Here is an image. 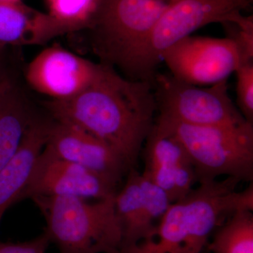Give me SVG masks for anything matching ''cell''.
Masks as SVG:
<instances>
[{"mask_svg": "<svg viewBox=\"0 0 253 253\" xmlns=\"http://www.w3.org/2000/svg\"><path fill=\"white\" fill-rule=\"evenodd\" d=\"M176 0H101L92 27L105 61L124 70L158 20Z\"/></svg>", "mask_w": 253, "mask_h": 253, "instance_id": "8992f818", "label": "cell"}, {"mask_svg": "<svg viewBox=\"0 0 253 253\" xmlns=\"http://www.w3.org/2000/svg\"><path fill=\"white\" fill-rule=\"evenodd\" d=\"M208 249L213 253H253V211L233 213L216 231Z\"/></svg>", "mask_w": 253, "mask_h": 253, "instance_id": "e0dca14e", "label": "cell"}, {"mask_svg": "<svg viewBox=\"0 0 253 253\" xmlns=\"http://www.w3.org/2000/svg\"><path fill=\"white\" fill-rule=\"evenodd\" d=\"M72 31L22 2L0 1V48L6 46L41 45Z\"/></svg>", "mask_w": 253, "mask_h": 253, "instance_id": "9a60e30c", "label": "cell"}, {"mask_svg": "<svg viewBox=\"0 0 253 253\" xmlns=\"http://www.w3.org/2000/svg\"><path fill=\"white\" fill-rule=\"evenodd\" d=\"M162 61L173 77L198 86L228 80L241 64L237 46L228 37H186L168 49Z\"/></svg>", "mask_w": 253, "mask_h": 253, "instance_id": "ba28073f", "label": "cell"}, {"mask_svg": "<svg viewBox=\"0 0 253 253\" xmlns=\"http://www.w3.org/2000/svg\"><path fill=\"white\" fill-rule=\"evenodd\" d=\"M52 122L35 118L13 158L0 169V223L4 213L19 202L33 168L47 141Z\"/></svg>", "mask_w": 253, "mask_h": 253, "instance_id": "5bb4252c", "label": "cell"}, {"mask_svg": "<svg viewBox=\"0 0 253 253\" xmlns=\"http://www.w3.org/2000/svg\"><path fill=\"white\" fill-rule=\"evenodd\" d=\"M47 14L72 32L92 27L101 0H45Z\"/></svg>", "mask_w": 253, "mask_h": 253, "instance_id": "ac0fdd59", "label": "cell"}, {"mask_svg": "<svg viewBox=\"0 0 253 253\" xmlns=\"http://www.w3.org/2000/svg\"><path fill=\"white\" fill-rule=\"evenodd\" d=\"M229 28V36L235 42L241 64L253 62V16H243L236 23H224Z\"/></svg>", "mask_w": 253, "mask_h": 253, "instance_id": "ffe728a7", "label": "cell"}, {"mask_svg": "<svg viewBox=\"0 0 253 253\" xmlns=\"http://www.w3.org/2000/svg\"><path fill=\"white\" fill-rule=\"evenodd\" d=\"M115 196L94 203L74 196L31 200L45 219L50 243L60 253H119L123 233Z\"/></svg>", "mask_w": 253, "mask_h": 253, "instance_id": "3957f363", "label": "cell"}, {"mask_svg": "<svg viewBox=\"0 0 253 253\" xmlns=\"http://www.w3.org/2000/svg\"><path fill=\"white\" fill-rule=\"evenodd\" d=\"M235 73L238 107L245 119L253 124V62L243 63Z\"/></svg>", "mask_w": 253, "mask_h": 253, "instance_id": "d6986e66", "label": "cell"}, {"mask_svg": "<svg viewBox=\"0 0 253 253\" xmlns=\"http://www.w3.org/2000/svg\"><path fill=\"white\" fill-rule=\"evenodd\" d=\"M100 65L61 46H49L29 63L26 81L34 90L52 100L71 99L94 81Z\"/></svg>", "mask_w": 253, "mask_h": 253, "instance_id": "8fae6325", "label": "cell"}, {"mask_svg": "<svg viewBox=\"0 0 253 253\" xmlns=\"http://www.w3.org/2000/svg\"><path fill=\"white\" fill-rule=\"evenodd\" d=\"M12 84L11 81L7 78H0V97L2 96L6 89Z\"/></svg>", "mask_w": 253, "mask_h": 253, "instance_id": "7402d4cb", "label": "cell"}, {"mask_svg": "<svg viewBox=\"0 0 253 253\" xmlns=\"http://www.w3.org/2000/svg\"><path fill=\"white\" fill-rule=\"evenodd\" d=\"M240 181H204L180 201L170 205L154 234L119 253H202L211 233L227 214L253 208V193L238 191Z\"/></svg>", "mask_w": 253, "mask_h": 253, "instance_id": "7a4b0ae2", "label": "cell"}, {"mask_svg": "<svg viewBox=\"0 0 253 253\" xmlns=\"http://www.w3.org/2000/svg\"><path fill=\"white\" fill-rule=\"evenodd\" d=\"M44 149L56 157L97 173L117 186L130 170L109 145L65 123L52 122Z\"/></svg>", "mask_w": 253, "mask_h": 253, "instance_id": "4fadbf2b", "label": "cell"}, {"mask_svg": "<svg viewBox=\"0 0 253 253\" xmlns=\"http://www.w3.org/2000/svg\"><path fill=\"white\" fill-rule=\"evenodd\" d=\"M171 204L166 191L136 168L130 169L124 186L115 196V208L122 228L121 249L151 237L156 227L154 221L160 220Z\"/></svg>", "mask_w": 253, "mask_h": 253, "instance_id": "30bf717a", "label": "cell"}, {"mask_svg": "<svg viewBox=\"0 0 253 253\" xmlns=\"http://www.w3.org/2000/svg\"><path fill=\"white\" fill-rule=\"evenodd\" d=\"M0 1H3V2L17 3L21 2V0H0Z\"/></svg>", "mask_w": 253, "mask_h": 253, "instance_id": "603a6c76", "label": "cell"}, {"mask_svg": "<svg viewBox=\"0 0 253 253\" xmlns=\"http://www.w3.org/2000/svg\"><path fill=\"white\" fill-rule=\"evenodd\" d=\"M144 146L142 175L166 191L172 204L184 199L198 182L180 141L154 123Z\"/></svg>", "mask_w": 253, "mask_h": 253, "instance_id": "7c38bea8", "label": "cell"}, {"mask_svg": "<svg viewBox=\"0 0 253 253\" xmlns=\"http://www.w3.org/2000/svg\"><path fill=\"white\" fill-rule=\"evenodd\" d=\"M46 106L56 122L76 126L111 146L129 169L136 168L157 111L152 83L123 78L104 63L84 90Z\"/></svg>", "mask_w": 253, "mask_h": 253, "instance_id": "6da1fadb", "label": "cell"}, {"mask_svg": "<svg viewBox=\"0 0 253 253\" xmlns=\"http://www.w3.org/2000/svg\"><path fill=\"white\" fill-rule=\"evenodd\" d=\"M250 0H176L158 20L123 70L131 80L154 82L163 55L196 30L212 23H236Z\"/></svg>", "mask_w": 253, "mask_h": 253, "instance_id": "5b68a950", "label": "cell"}, {"mask_svg": "<svg viewBox=\"0 0 253 253\" xmlns=\"http://www.w3.org/2000/svg\"><path fill=\"white\" fill-rule=\"evenodd\" d=\"M35 118L24 96L11 84L0 97V169L17 152Z\"/></svg>", "mask_w": 253, "mask_h": 253, "instance_id": "2e32d148", "label": "cell"}, {"mask_svg": "<svg viewBox=\"0 0 253 253\" xmlns=\"http://www.w3.org/2000/svg\"><path fill=\"white\" fill-rule=\"evenodd\" d=\"M227 81L198 86L179 81L170 73L156 74L153 84L158 118L201 126L247 123L229 96Z\"/></svg>", "mask_w": 253, "mask_h": 253, "instance_id": "52a82bcc", "label": "cell"}, {"mask_svg": "<svg viewBox=\"0 0 253 253\" xmlns=\"http://www.w3.org/2000/svg\"><path fill=\"white\" fill-rule=\"evenodd\" d=\"M50 244L49 238L44 232L24 242H0V253H46Z\"/></svg>", "mask_w": 253, "mask_h": 253, "instance_id": "44dd1931", "label": "cell"}, {"mask_svg": "<svg viewBox=\"0 0 253 253\" xmlns=\"http://www.w3.org/2000/svg\"><path fill=\"white\" fill-rule=\"evenodd\" d=\"M117 191V186L97 173L56 157L44 148L19 201L37 196L101 200L115 196Z\"/></svg>", "mask_w": 253, "mask_h": 253, "instance_id": "9c48e42d", "label": "cell"}, {"mask_svg": "<svg viewBox=\"0 0 253 253\" xmlns=\"http://www.w3.org/2000/svg\"><path fill=\"white\" fill-rule=\"evenodd\" d=\"M155 123L175 136L189 155L197 182L221 176L253 181V124L192 126L158 118Z\"/></svg>", "mask_w": 253, "mask_h": 253, "instance_id": "277c9868", "label": "cell"}]
</instances>
